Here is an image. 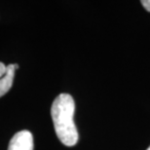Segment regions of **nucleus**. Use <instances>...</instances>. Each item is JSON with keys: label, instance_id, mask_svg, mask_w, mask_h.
<instances>
[{"label": "nucleus", "instance_id": "1", "mask_svg": "<svg viewBox=\"0 0 150 150\" xmlns=\"http://www.w3.org/2000/svg\"><path fill=\"white\" fill-rule=\"evenodd\" d=\"M74 111V100L68 94L59 95L51 107V116L57 137L65 146H74L79 139L73 119Z\"/></svg>", "mask_w": 150, "mask_h": 150}, {"label": "nucleus", "instance_id": "2", "mask_svg": "<svg viewBox=\"0 0 150 150\" xmlns=\"http://www.w3.org/2000/svg\"><path fill=\"white\" fill-rule=\"evenodd\" d=\"M8 150H33V137L28 130L15 134L9 142Z\"/></svg>", "mask_w": 150, "mask_h": 150}, {"label": "nucleus", "instance_id": "4", "mask_svg": "<svg viewBox=\"0 0 150 150\" xmlns=\"http://www.w3.org/2000/svg\"><path fill=\"white\" fill-rule=\"evenodd\" d=\"M142 4L145 8V10L150 12V0H143V1H142Z\"/></svg>", "mask_w": 150, "mask_h": 150}, {"label": "nucleus", "instance_id": "3", "mask_svg": "<svg viewBox=\"0 0 150 150\" xmlns=\"http://www.w3.org/2000/svg\"><path fill=\"white\" fill-rule=\"evenodd\" d=\"M18 68V64L5 65L3 62H0V98L7 94L11 89L15 77V71Z\"/></svg>", "mask_w": 150, "mask_h": 150}, {"label": "nucleus", "instance_id": "5", "mask_svg": "<svg viewBox=\"0 0 150 150\" xmlns=\"http://www.w3.org/2000/svg\"><path fill=\"white\" fill-rule=\"evenodd\" d=\"M146 150H150V146H149V147H148L147 149H146Z\"/></svg>", "mask_w": 150, "mask_h": 150}]
</instances>
